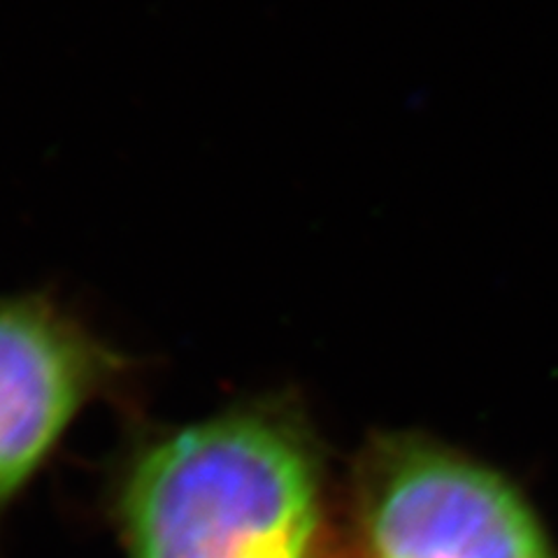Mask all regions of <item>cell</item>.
<instances>
[{"label":"cell","instance_id":"1","mask_svg":"<svg viewBox=\"0 0 558 558\" xmlns=\"http://www.w3.org/2000/svg\"><path fill=\"white\" fill-rule=\"evenodd\" d=\"M108 510L124 558H340L328 451L293 389L140 426L114 461Z\"/></svg>","mask_w":558,"mask_h":558},{"label":"cell","instance_id":"2","mask_svg":"<svg viewBox=\"0 0 558 558\" xmlns=\"http://www.w3.org/2000/svg\"><path fill=\"white\" fill-rule=\"evenodd\" d=\"M340 558H556L529 500L428 435L375 433L340 508Z\"/></svg>","mask_w":558,"mask_h":558},{"label":"cell","instance_id":"3","mask_svg":"<svg viewBox=\"0 0 558 558\" xmlns=\"http://www.w3.org/2000/svg\"><path fill=\"white\" fill-rule=\"evenodd\" d=\"M135 379V361L57 295H0V523L77 418L126 400Z\"/></svg>","mask_w":558,"mask_h":558}]
</instances>
